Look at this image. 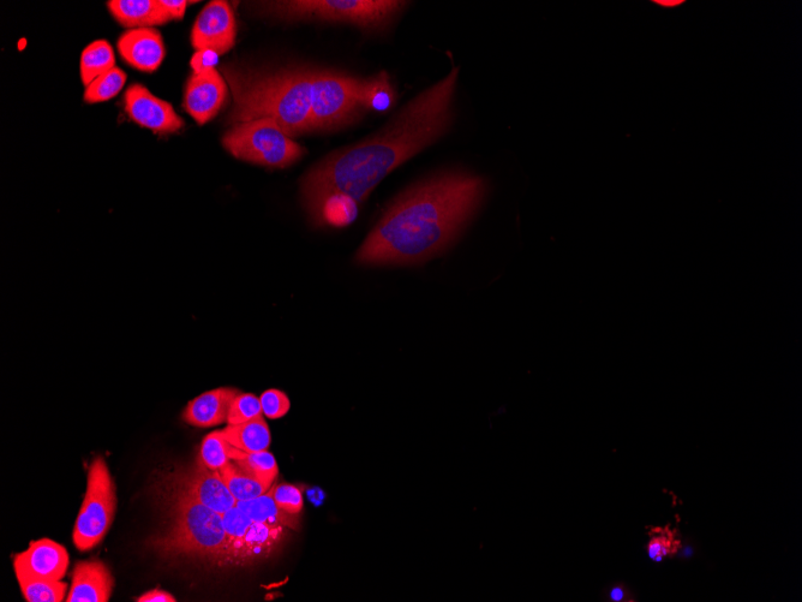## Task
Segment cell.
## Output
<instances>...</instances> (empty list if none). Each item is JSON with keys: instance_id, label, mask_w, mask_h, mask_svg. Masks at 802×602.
Listing matches in <instances>:
<instances>
[{"instance_id": "6da1fadb", "label": "cell", "mask_w": 802, "mask_h": 602, "mask_svg": "<svg viewBox=\"0 0 802 602\" xmlns=\"http://www.w3.org/2000/svg\"><path fill=\"white\" fill-rule=\"evenodd\" d=\"M458 77L459 68H454L411 100L379 133L334 152L304 175L302 202L315 225H320L328 196L344 194L362 204L383 178L447 133Z\"/></svg>"}, {"instance_id": "7a4b0ae2", "label": "cell", "mask_w": 802, "mask_h": 602, "mask_svg": "<svg viewBox=\"0 0 802 602\" xmlns=\"http://www.w3.org/2000/svg\"><path fill=\"white\" fill-rule=\"evenodd\" d=\"M487 194L483 178L448 171L418 183L392 202L359 248L363 266L423 264L450 248Z\"/></svg>"}, {"instance_id": "3957f363", "label": "cell", "mask_w": 802, "mask_h": 602, "mask_svg": "<svg viewBox=\"0 0 802 602\" xmlns=\"http://www.w3.org/2000/svg\"><path fill=\"white\" fill-rule=\"evenodd\" d=\"M311 71L307 67L250 69L223 67L233 105L227 121L272 119L293 139L311 130Z\"/></svg>"}, {"instance_id": "277c9868", "label": "cell", "mask_w": 802, "mask_h": 602, "mask_svg": "<svg viewBox=\"0 0 802 602\" xmlns=\"http://www.w3.org/2000/svg\"><path fill=\"white\" fill-rule=\"evenodd\" d=\"M169 517L164 535L154 542L160 553L223 564L226 548L223 515L207 508L177 485Z\"/></svg>"}, {"instance_id": "5b68a950", "label": "cell", "mask_w": 802, "mask_h": 602, "mask_svg": "<svg viewBox=\"0 0 802 602\" xmlns=\"http://www.w3.org/2000/svg\"><path fill=\"white\" fill-rule=\"evenodd\" d=\"M408 4L389 0H296L263 3L262 7L268 15L286 21L349 23L365 32H381L392 25Z\"/></svg>"}, {"instance_id": "8992f818", "label": "cell", "mask_w": 802, "mask_h": 602, "mask_svg": "<svg viewBox=\"0 0 802 602\" xmlns=\"http://www.w3.org/2000/svg\"><path fill=\"white\" fill-rule=\"evenodd\" d=\"M233 157L269 169H286L303 157L304 149L272 119L236 124L223 137Z\"/></svg>"}, {"instance_id": "52a82bcc", "label": "cell", "mask_w": 802, "mask_h": 602, "mask_svg": "<svg viewBox=\"0 0 802 602\" xmlns=\"http://www.w3.org/2000/svg\"><path fill=\"white\" fill-rule=\"evenodd\" d=\"M358 79L334 70L311 71V130L326 133L349 127L361 117Z\"/></svg>"}, {"instance_id": "ba28073f", "label": "cell", "mask_w": 802, "mask_h": 602, "mask_svg": "<svg viewBox=\"0 0 802 602\" xmlns=\"http://www.w3.org/2000/svg\"><path fill=\"white\" fill-rule=\"evenodd\" d=\"M117 509L116 486L104 458L92 462L85 500L74 529V544L86 552L97 547L109 532Z\"/></svg>"}, {"instance_id": "9c48e42d", "label": "cell", "mask_w": 802, "mask_h": 602, "mask_svg": "<svg viewBox=\"0 0 802 602\" xmlns=\"http://www.w3.org/2000/svg\"><path fill=\"white\" fill-rule=\"evenodd\" d=\"M237 25L230 4L214 0L206 5L191 31V45L196 51L212 50L219 56L236 44Z\"/></svg>"}, {"instance_id": "30bf717a", "label": "cell", "mask_w": 802, "mask_h": 602, "mask_svg": "<svg viewBox=\"0 0 802 602\" xmlns=\"http://www.w3.org/2000/svg\"><path fill=\"white\" fill-rule=\"evenodd\" d=\"M125 112L143 128L160 135L178 133L184 128V121L170 103L161 100L145 86L135 83L124 94Z\"/></svg>"}, {"instance_id": "8fae6325", "label": "cell", "mask_w": 802, "mask_h": 602, "mask_svg": "<svg viewBox=\"0 0 802 602\" xmlns=\"http://www.w3.org/2000/svg\"><path fill=\"white\" fill-rule=\"evenodd\" d=\"M229 88L217 69L193 74L188 80L184 93V109L197 124L211 122L227 100Z\"/></svg>"}, {"instance_id": "7c38bea8", "label": "cell", "mask_w": 802, "mask_h": 602, "mask_svg": "<svg viewBox=\"0 0 802 602\" xmlns=\"http://www.w3.org/2000/svg\"><path fill=\"white\" fill-rule=\"evenodd\" d=\"M69 566L68 551L50 539L33 541L28 550L17 554L15 574L41 580L62 581Z\"/></svg>"}, {"instance_id": "4fadbf2b", "label": "cell", "mask_w": 802, "mask_h": 602, "mask_svg": "<svg viewBox=\"0 0 802 602\" xmlns=\"http://www.w3.org/2000/svg\"><path fill=\"white\" fill-rule=\"evenodd\" d=\"M177 485L220 515L237 506V500L227 488L219 470L207 468L200 458H197L195 467Z\"/></svg>"}, {"instance_id": "5bb4252c", "label": "cell", "mask_w": 802, "mask_h": 602, "mask_svg": "<svg viewBox=\"0 0 802 602\" xmlns=\"http://www.w3.org/2000/svg\"><path fill=\"white\" fill-rule=\"evenodd\" d=\"M117 49L125 62L145 73L158 70L166 55L163 37L154 28L130 29L118 39Z\"/></svg>"}, {"instance_id": "9a60e30c", "label": "cell", "mask_w": 802, "mask_h": 602, "mask_svg": "<svg viewBox=\"0 0 802 602\" xmlns=\"http://www.w3.org/2000/svg\"><path fill=\"white\" fill-rule=\"evenodd\" d=\"M115 580L107 565L100 560L77 563L67 602H107L112 595Z\"/></svg>"}, {"instance_id": "2e32d148", "label": "cell", "mask_w": 802, "mask_h": 602, "mask_svg": "<svg viewBox=\"0 0 802 602\" xmlns=\"http://www.w3.org/2000/svg\"><path fill=\"white\" fill-rule=\"evenodd\" d=\"M239 393L241 391L233 387H220L202 393L188 403L183 411V421L200 428L223 425L229 419L232 403Z\"/></svg>"}, {"instance_id": "e0dca14e", "label": "cell", "mask_w": 802, "mask_h": 602, "mask_svg": "<svg viewBox=\"0 0 802 602\" xmlns=\"http://www.w3.org/2000/svg\"><path fill=\"white\" fill-rule=\"evenodd\" d=\"M107 8L116 21L131 29L153 28L171 21L159 0H112Z\"/></svg>"}, {"instance_id": "ac0fdd59", "label": "cell", "mask_w": 802, "mask_h": 602, "mask_svg": "<svg viewBox=\"0 0 802 602\" xmlns=\"http://www.w3.org/2000/svg\"><path fill=\"white\" fill-rule=\"evenodd\" d=\"M285 527H272L259 522L251 523L243 539L237 565H248L260 562L277 551L283 541Z\"/></svg>"}, {"instance_id": "d6986e66", "label": "cell", "mask_w": 802, "mask_h": 602, "mask_svg": "<svg viewBox=\"0 0 802 602\" xmlns=\"http://www.w3.org/2000/svg\"><path fill=\"white\" fill-rule=\"evenodd\" d=\"M237 508L241 509L254 522L268 524L272 527H285L297 529L298 522L295 515L281 510L274 499V486L269 488L262 496L237 502Z\"/></svg>"}, {"instance_id": "ffe728a7", "label": "cell", "mask_w": 802, "mask_h": 602, "mask_svg": "<svg viewBox=\"0 0 802 602\" xmlns=\"http://www.w3.org/2000/svg\"><path fill=\"white\" fill-rule=\"evenodd\" d=\"M223 432L233 447L248 454L268 450L272 441L271 431L263 416L239 425H229Z\"/></svg>"}, {"instance_id": "44dd1931", "label": "cell", "mask_w": 802, "mask_h": 602, "mask_svg": "<svg viewBox=\"0 0 802 602\" xmlns=\"http://www.w3.org/2000/svg\"><path fill=\"white\" fill-rule=\"evenodd\" d=\"M357 98L363 110L379 113L391 110L395 104V92L386 71L371 79H358Z\"/></svg>"}, {"instance_id": "7402d4cb", "label": "cell", "mask_w": 802, "mask_h": 602, "mask_svg": "<svg viewBox=\"0 0 802 602\" xmlns=\"http://www.w3.org/2000/svg\"><path fill=\"white\" fill-rule=\"evenodd\" d=\"M113 68H116V56L109 41H94L83 50L80 69L81 80L86 87Z\"/></svg>"}, {"instance_id": "603a6c76", "label": "cell", "mask_w": 802, "mask_h": 602, "mask_svg": "<svg viewBox=\"0 0 802 602\" xmlns=\"http://www.w3.org/2000/svg\"><path fill=\"white\" fill-rule=\"evenodd\" d=\"M223 521L226 532V548L223 565H237L244 536L247 534L251 523L254 521L245 515L241 509H238L237 506L225 512Z\"/></svg>"}, {"instance_id": "cb8c5ba5", "label": "cell", "mask_w": 802, "mask_h": 602, "mask_svg": "<svg viewBox=\"0 0 802 602\" xmlns=\"http://www.w3.org/2000/svg\"><path fill=\"white\" fill-rule=\"evenodd\" d=\"M241 452L227 441L223 431H215L202 440L199 458L207 468L220 472Z\"/></svg>"}, {"instance_id": "d4e9b609", "label": "cell", "mask_w": 802, "mask_h": 602, "mask_svg": "<svg viewBox=\"0 0 802 602\" xmlns=\"http://www.w3.org/2000/svg\"><path fill=\"white\" fill-rule=\"evenodd\" d=\"M220 473L221 476H223L227 488H229L237 502L260 497L271 488L262 484V482L255 479L254 476L245 473L235 462L227 464L225 468L220 470Z\"/></svg>"}, {"instance_id": "484cf974", "label": "cell", "mask_w": 802, "mask_h": 602, "mask_svg": "<svg viewBox=\"0 0 802 602\" xmlns=\"http://www.w3.org/2000/svg\"><path fill=\"white\" fill-rule=\"evenodd\" d=\"M237 466L268 487H272L278 476V464L271 452H241L236 460Z\"/></svg>"}, {"instance_id": "4316f807", "label": "cell", "mask_w": 802, "mask_h": 602, "mask_svg": "<svg viewBox=\"0 0 802 602\" xmlns=\"http://www.w3.org/2000/svg\"><path fill=\"white\" fill-rule=\"evenodd\" d=\"M16 577L28 602H61L68 589V584L62 581L41 580L21 574H16Z\"/></svg>"}, {"instance_id": "83f0119b", "label": "cell", "mask_w": 802, "mask_h": 602, "mask_svg": "<svg viewBox=\"0 0 802 602\" xmlns=\"http://www.w3.org/2000/svg\"><path fill=\"white\" fill-rule=\"evenodd\" d=\"M357 202L344 194H332L323 202L320 225L343 228L357 218Z\"/></svg>"}, {"instance_id": "f1b7e54d", "label": "cell", "mask_w": 802, "mask_h": 602, "mask_svg": "<svg viewBox=\"0 0 802 602\" xmlns=\"http://www.w3.org/2000/svg\"><path fill=\"white\" fill-rule=\"evenodd\" d=\"M127 79V74H125L123 70L117 67L113 68L92 82L91 85L87 87L85 97L83 98H85L88 104L109 101L121 93Z\"/></svg>"}, {"instance_id": "f546056e", "label": "cell", "mask_w": 802, "mask_h": 602, "mask_svg": "<svg viewBox=\"0 0 802 602\" xmlns=\"http://www.w3.org/2000/svg\"><path fill=\"white\" fill-rule=\"evenodd\" d=\"M261 416L263 411L260 397L241 392L232 403L227 425H239Z\"/></svg>"}, {"instance_id": "4dcf8cb0", "label": "cell", "mask_w": 802, "mask_h": 602, "mask_svg": "<svg viewBox=\"0 0 802 602\" xmlns=\"http://www.w3.org/2000/svg\"><path fill=\"white\" fill-rule=\"evenodd\" d=\"M263 416L268 419L278 420L289 413L291 403L289 397L283 391L277 389L267 390L260 397Z\"/></svg>"}, {"instance_id": "1f68e13d", "label": "cell", "mask_w": 802, "mask_h": 602, "mask_svg": "<svg viewBox=\"0 0 802 602\" xmlns=\"http://www.w3.org/2000/svg\"><path fill=\"white\" fill-rule=\"evenodd\" d=\"M274 499L279 508L297 516L303 510L302 492L296 486L283 484L274 486Z\"/></svg>"}, {"instance_id": "d6a6232c", "label": "cell", "mask_w": 802, "mask_h": 602, "mask_svg": "<svg viewBox=\"0 0 802 602\" xmlns=\"http://www.w3.org/2000/svg\"><path fill=\"white\" fill-rule=\"evenodd\" d=\"M219 55L212 50L197 51L193 58H191V69L195 74L205 73V71L213 70L219 64Z\"/></svg>"}, {"instance_id": "836d02e7", "label": "cell", "mask_w": 802, "mask_h": 602, "mask_svg": "<svg viewBox=\"0 0 802 602\" xmlns=\"http://www.w3.org/2000/svg\"><path fill=\"white\" fill-rule=\"evenodd\" d=\"M159 4L171 21H179L183 20L185 11H187L188 5L191 3L187 2V0H159Z\"/></svg>"}, {"instance_id": "e575fe53", "label": "cell", "mask_w": 802, "mask_h": 602, "mask_svg": "<svg viewBox=\"0 0 802 602\" xmlns=\"http://www.w3.org/2000/svg\"><path fill=\"white\" fill-rule=\"evenodd\" d=\"M667 540L664 538H658L652 540L649 545V557L655 562L660 563L662 562L663 558L667 556L669 552Z\"/></svg>"}, {"instance_id": "d590c367", "label": "cell", "mask_w": 802, "mask_h": 602, "mask_svg": "<svg viewBox=\"0 0 802 602\" xmlns=\"http://www.w3.org/2000/svg\"><path fill=\"white\" fill-rule=\"evenodd\" d=\"M137 602H176L175 596L165 592V590L153 589L140 596Z\"/></svg>"}, {"instance_id": "8d00e7d4", "label": "cell", "mask_w": 802, "mask_h": 602, "mask_svg": "<svg viewBox=\"0 0 802 602\" xmlns=\"http://www.w3.org/2000/svg\"><path fill=\"white\" fill-rule=\"evenodd\" d=\"M607 598L613 602L626 601L628 598L627 590L622 584H615L608 590Z\"/></svg>"}, {"instance_id": "74e56055", "label": "cell", "mask_w": 802, "mask_h": 602, "mask_svg": "<svg viewBox=\"0 0 802 602\" xmlns=\"http://www.w3.org/2000/svg\"><path fill=\"white\" fill-rule=\"evenodd\" d=\"M692 554H693L692 547H686L684 548V550H682L681 556L688 558L691 557Z\"/></svg>"}]
</instances>
